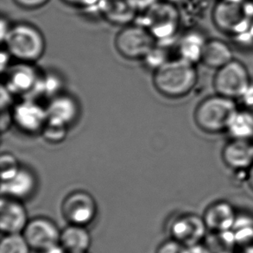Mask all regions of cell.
Masks as SVG:
<instances>
[{"label":"cell","mask_w":253,"mask_h":253,"mask_svg":"<svg viewBox=\"0 0 253 253\" xmlns=\"http://www.w3.org/2000/svg\"><path fill=\"white\" fill-rule=\"evenodd\" d=\"M10 55L20 62L34 63L43 56L46 42L37 28L18 24L10 28L3 42Z\"/></svg>","instance_id":"cell-3"},{"label":"cell","mask_w":253,"mask_h":253,"mask_svg":"<svg viewBox=\"0 0 253 253\" xmlns=\"http://www.w3.org/2000/svg\"><path fill=\"white\" fill-rule=\"evenodd\" d=\"M208 233L203 217L193 212L178 216L170 225L171 238L186 247L202 243Z\"/></svg>","instance_id":"cell-10"},{"label":"cell","mask_w":253,"mask_h":253,"mask_svg":"<svg viewBox=\"0 0 253 253\" xmlns=\"http://www.w3.org/2000/svg\"><path fill=\"white\" fill-rule=\"evenodd\" d=\"M156 39L146 28L129 25L117 35L114 42L115 48L124 59L129 61L144 60L156 46Z\"/></svg>","instance_id":"cell-7"},{"label":"cell","mask_w":253,"mask_h":253,"mask_svg":"<svg viewBox=\"0 0 253 253\" xmlns=\"http://www.w3.org/2000/svg\"><path fill=\"white\" fill-rule=\"evenodd\" d=\"M30 221L23 202L2 196L0 202V229L4 234L23 233Z\"/></svg>","instance_id":"cell-13"},{"label":"cell","mask_w":253,"mask_h":253,"mask_svg":"<svg viewBox=\"0 0 253 253\" xmlns=\"http://www.w3.org/2000/svg\"><path fill=\"white\" fill-rule=\"evenodd\" d=\"M92 239L85 226L69 225L61 232L60 245L67 253H85Z\"/></svg>","instance_id":"cell-19"},{"label":"cell","mask_w":253,"mask_h":253,"mask_svg":"<svg viewBox=\"0 0 253 253\" xmlns=\"http://www.w3.org/2000/svg\"><path fill=\"white\" fill-rule=\"evenodd\" d=\"M61 232L52 219L46 217H37L30 219L22 234L31 250L42 252L60 244Z\"/></svg>","instance_id":"cell-11"},{"label":"cell","mask_w":253,"mask_h":253,"mask_svg":"<svg viewBox=\"0 0 253 253\" xmlns=\"http://www.w3.org/2000/svg\"><path fill=\"white\" fill-rule=\"evenodd\" d=\"M236 209L229 202L219 200L206 208L202 214L209 232L233 230L236 220Z\"/></svg>","instance_id":"cell-16"},{"label":"cell","mask_w":253,"mask_h":253,"mask_svg":"<svg viewBox=\"0 0 253 253\" xmlns=\"http://www.w3.org/2000/svg\"><path fill=\"white\" fill-rule=\"evenodd\" d=\"M14 95L12 92H10L9 89L7 88L5 85H1V110L11 109L14 105Z\"/></svg>","instance_id":"cell-31"},{"label":"cell","mask_w":253,"mask_h":253,"mask_svg":"<svg viewBox=\"0 0 253 253\" xmlns=\"http://www.w3.org/2000/svg\"><path fill=\"white\" fill-rule=\"evenodd\" d=\"M195 64L183 59L169 60L155 70L152 83L160 95L169 99H180L191 93L198 83Z\"/></svg>","instance_id":"cell-1"},{"label":"cell","mask_w":253,"mask_h":253,"mask_svg":"<svg viewBox=\"0 0 253 253\" xmlns=\"http://www.w3.org/2000/svg\"><path fill=\"white\" fill-rule=\"evenodd\" d=\"M1 132L3 134L9 130L14 122L11 109L1 110Z\"/></svg>","instance_id":"cell-32"},{"label":"cell","mask_w":253,"mask_h":253,"mask_svg":"<svg viewBox=\"0 0 253 253\" xmlns=\"http://www.w3.org/2000/svg\"><path fill=\"white\" fill-rule=\"evenodd\" d=\"M243 109H245V108H243ZM245 110H247V111H248V112H249V113H251V115H252V116H253V106H252V107H249V108H247V109Z\"/></svg>","instance_id":"cell-42"},{"label":"cell","mask_w":253,"mask_h":253,"mask_svg":"<svg viewBox=\"0 0 253 253\" xmlns=\"http://www.w3.org/2000/svg\"><path fill=\"white\" fill-rule=\"evenodd\" d=\"M170 1V3H176V2H180L181 0H169Z\"/></svg>","instance_id":"cell-43"},{"label":"cell","mask_w":253,"mask_h":253,"mask_svg":"<svg viewBox=\"0 0 253 253\" xmlns=\"http://www.w3.org/2000/svg\"><path fill=\"white\" fill-rule=\"evenodd\" d=\"M97 8L106 20L118 25L130 24L138 10L134 0H99Z\"/></svg>","instance_id":"cell-18"},{"label":"cell","mask_w":253,"mask_h":253,"mask_svg":"<svg viewBox=\"0 0 253 253\" xmlns=\"http://www.w3.org/2000/svg\"><path fill=\"white\" fill-rule=\"evenodd\" d=\"M251 84L247 66L236 59L217 69L212 79L215 93L234 100H239Z\"/></svg>","instance_id":"cell-6"},{"label":"cell","mask_w":253,"mask_h":253,"mask_svg":"<svg viewBox=\"0 0 253 253\" xmlns=\"http://www.w3.org/2000/svg\"><path fill=\"white\" fill-rule=\"evenodd\" d=\"M212 17L220 31L239 38L251 31L253 4L248 0H220L213 9Z\"/></svg>","instance_id":"cell-4"},{"label":"cell","mask_w":253,"mask_h":253,"mask_svg":"<svg viewBox=\"0 0 253 253\" xmlns=\"http://www.w3.org/2000/svg\"><path fill=\"white\" fill-rule=\"evenodd\" d=\"M11 113L14 126L27 135L41 134L48 122L46 107L31 98L16 103L11 108Z\"/></svg>","instance_id":"cell-9"},{"label":"cell","mask_w":253,"mask_h":253,"mask_svg":"<svg viewBox=\"0 0 253 253\" xmlns=\"http://www.w3.org/2000/svg\"><path fill=\"white\" fill-rule=\"evenodd\" d=\"M22 166L15 155L10 152H3L0 158V169H1V180L2 182L10 181V179L17 175Z\"/></svg>","instance_id":"cell-27"},{"label":"cell","mask_w":253,"mask_h":253,"mask_svg":"<svg viewBox=\"0 0 253 253\" xmlns=\"http://www.w3.org/2000/svg\"><path fill=\"white\" fill-rule=\"evenodd\" d=\"M239 100L241 101L242 108H249L253 106V84L252 83L250 86L247 88V91L244 92L243 95L241 96Z\"/></svg>","instance_id":"cell-34"},{"label":"cell","mask_w":253,"mask_h":253,"mask_svg":"<svg viewBox=\"0 0 253 253\" xmlns=\"http://www.w3.org/2000/svg\"><path fill=\"white\" fill-rule=\"evenodd\" d=\"M235 234L238 252L253 253V225L233 230Z\"/></svg>","instance_id":"cell-28"},{"label":"cell","mask_w":253,"mask_h":253,"mask_svg":"<svg viewBox=\"0 0 253 253\" xmlns=\"http://www.w3.org/2000/svg\"></svg>","instance_id":"cell-45"},{"label":"cell","mask_w":253,"mask_h":253,"mask_svg":"<svg viewBox=\"0 0 253 253\" xmlns=\"http://www.w3.org/2000/svg\"><path fill=\"white\" fill-rule=\"evenodd\" d=\"M246 181L248 187L253 192V165L251 166L246 174Z\"/></svg>","instance_id":"cell-41"},{"label":"cell","mask_w":253,"mask_h":253,"mask_svg":"<svg viewBox=\"0 0 253 253\" xmlns=\"http://www.w3.org/2000/svg\"><path fill=\"white\" fill-rule=\"evenodd\" d=\"M40 253H67L65 250L62 248V246L60 244L55 245L53 247H48L45 250L42 251Z\"/></svg>","instance_id":"cell-40"},{"label":"cell","mask_w":253,"mask_h":253,"mask_svg":"<svg viewBox=\"0 0 253 253\" xmlns=\"http://www.w3.org/2000/svg\"><path fill=\"white\" fill-rule=\"evenodd\" d=\"M138 24L146 28L156 41H169L176 35L180 14L170 2H158L145 10Z\"/></svg>","instance_id":"cell-5"},{"label":"cell","mask_w":253,"mask_h":253,"mask_svg":"<svg viewBox=\"0 0 253 253\" xmlns=\"http://www.w3.org/2000/svg\"><path fill=\"white\" fill-rule=\"evenodd\" d=\"M38 188V178L31 169L23 167L10 181H4L1 184L2 196L25 201L35 195Z\"/></svg>","instance_id":"cell-17"},{"label":"cell","mask_w":253,"mask_h":253,"mask_svg":"<svg viewBox=\"0 0 253 253\" xmlns=\"http://www.w3.org/2000/svg\"><path fill=\"white\" fill-rule=\"evenodd\" d=\"M31 251L22 233L5 234L0 243V253H31Z\"/></svg>","instance_id":"cell-25"},{"label":"cell","mask_w":253,"mask_h":253,"mask_svg":"<svg viewBox=\"0 0 253 253\" xmlns=\"http://www.w3.org/2000/svg\"><path fill=\"white\" fill-rule=\"evenodd\" d=\"M203 243L211 253H237L236 239L233 230L209 232Z\"/></svg>","instance_id":"cell-23"},{"label":"cell","mask_w":253,"mask_h":253,"mask_svg":"<svg viewBox=\"0 0 253 253\" xmlns=\"http://www.w3.org/2000/svg\"><path fill=\"white\" fill-rule=\"evenodd\" d=\"M66 3L75 6L91 7L97 6L99 0H63Z\"/></svg>","instance_id":"cell-36"},{"label":"cell","mask_w":253,"mask_h":253,"mask_svg":"<svg viewBox=\"0 0 253 253\" xmlns=\"http://www.w3.org/2000/svg\"><path fill=\"white\" fill-rule=\"evenodd\" d=\"M46 110L49 122L69 128L77 122L81 114L78 100L63 92L49 99Z\"/></svg>","instance_id":"cell-14"},{"label":"cell","mask_w":253,"mask_h":253,"mask_svg":"<svg viewBox=\"0 0 253 253\" xmlns=\"http://www.w3.org/2000/svg\"><path fill=\"white\" fill-rule=\"evenodd\" d=\"M10 57L11 55L7 49H2L1 55H0V69L2 74L6 72L7 69L10 68L9 62H10Z\"/></svg>","instance_id":"cell-35"},{"label":"cell","mask_w":253,"mask_h":253,"mask_svg":"<svg viewBox=\"0 0 253 253\" xmlns=\"http://www.w3.org/2000/svg\"><path fill=\"white\" fill-rule=\"evenodd\" d=\"M221 159L230 169L247 173L253 165V141L230 139L222 148Z\"/></svg>","instance_id":"cell-15"},{"label":"cell","mask_w":253,"mask_h":253,"mask_svg":"<svg viewBox=\"0 0 253 253\" xmlns=\"http://www.w3.org/2000/svg\"><path fill=\"white\" fill-rule=\"evenodd\" d=\"M3 85L14 95L26 96L30 98L34 92L41 74L32 63L21 62L7 69Z\"/></svg>","instance_id":"cell-12"},{"label":"cell","mask_w":253,"mask_h":253,"mask_svg":"<svg viewBox=\"0 0 253 253\" xmlns=\"http://www.w3.org/2000/svg\"><path fill=\"white\" fill-rule=\"evenodd\" d=\"M251 31H252V33H253V24H252V28H251Z\"/></svg>","instance_id":"cell-44"},{"label":"cell","mask_w":253,"mask_h":253,"mask_svg":"<svg viewBox=\"0 0 253 253\" xmlns=\"http://www.w3.org/2000/svg\"><path fill=\"white\" fill-rule=\"evenodd\" d=\"M69 127L52 123L48 120L40 135L48 144H59L64 142L69 133Z\"/></svg>","instance_id":"cell-26"},{"label":"cell","mask_w":253,"mask_h":253,"mask_svg":"<svg viewBox=\"0 0 253 253\" xmlns=\"http://www.w3.org/2000/svg\"><path fill=\"white\" fill-rule=\"evenodd\" d=\"M62 81L59 76L55 74H41L34 92L30 98H32V96H42L51 99L55 96L62 93Z\"/></svg>","instance_id":"cell-24"},{"label":"cell","mask_w":253,"mask_h":253,"mask_svg":"<svg viewBox=\"0 0 253 253\" xmlns=\"http://www.w3.org/2000/svg\"><path fill=\"white\" fill-rule=\"evenodd\" d=\"M226 132L231 139L253 141V118L251 113L243 108H239L230 121Z\"/></svg>","instance_id":"cell-22"},{"label":"cell","mask_w":253,"mask_h":253,"mask_svg":"<svg viewBox=\"0 0 253 253\" xmlns=\"http://www.w3.org/2000/svg\"><path fill=\"white\" fill-rule=\"evenodd\" d=\"M184 253H211L209 252L208 247H206L204 243L197 244L195 246L186 247Z\"/></svg>","instance_id":"cell-37"},{"label":"cell","mask_w":253,"mask_h":253,"mask_svg":"<svg viewBox=\"0 0 253 253\" xmlns=\"http://www.w3.org/2000/svg\"><path fill=\"white\" fill-rule=\"evenodd\" d=\"M138 10H146L153 4L159 2L158 0H134Z\"/></svg>","instance_id":"cell-38"},{"label":"cell","mask_w":253,"mask_h":253,"mask_svg":"<svg viewBox=\"0 0 253 253\" xmlns=\"http://www.w3.org/2000/svg\"><path fill=\"white\" fill-rule=\"evenodd\" d=\"M61 211L69 225L86 226L95 219L98 204L88 192L75 190L63 199Z\"/></svg>","instance_id":"cell-8"},{"label":"cell","mask_w":253,"mask_h":253,"mask_svg":"<svg viewBox=\"0 0 253 253\" xmlns=\"http://www.w3.org/2000/svg\"><path fill=\"white\" fill-rule=\"evenodd\" d=\"M0 29H1V31H0V38H1V42H3L10 29V27H9V25H8L7 21L3 17L1 19Z\"/></svg>","instance_id":"cell-39"},{"label":"cell","mask_w":253,"mask_h":253,"mask_svg":"<svg viewBox=\"0 0 253 253\" xmlns=\"http://www.w3.org/2000/svg\"><path fill=\"white\" fill-rule=\"evenodd\" d=\"M143 61L146 67L154 72L155 70L159 69L169 60L167 59V54L165 49L155 46L154 48L148 53V55L144 57Z\"/></svg>","instance_id":"cell-29"},{"label":"cell","mask_w":253,"mask_h":253,"mask_svg":"<svg viewBox=\"0 0 253 253\" xmlns=\"http://www.w3.org/2000/svg\"><path fill=\"white\" fill-rule=\"evenodd\" d=\"M186 247L176 240L171 239L161 244L157 249L156 253H184Z\"/></svg>","instance_id":"cell-30"},{"label":"cell","mask_w":253,"mask_h":253,"mask_svg":"<svg viewBox=\"0 0 253 253\" xmlns=\"http://www.w3.org/2000/svg\"><path fill=\"white\" fill-rule=\"evenodd\" d=\"M207 42L208 40L198 32L185 35L179 42L180 58L195 65L201 63Z\"/></svg>","instance_id":"cell-21"},{"label":"cell","mask_w":253,"mask_h":253,"mask_svg":"<svg viewBox=\"0 0 253 253\" xmlns=\"http://www.w3.org/2000/svg\"><path fill=\"white\" fill-rule=\"evenodd\" d=\"M238 110L236 100L215 93L206 97L197 104L193 114L194 122L204 133H223L226 132Z\"/></svg>","instance_id":"cell-2"},{"label":"cell","mask_w":253,"mask_h":253,"mask_svg":"<svg viewBox=\"0 0 253 253\" xmlns=\"http://www.w3.org/2000/svg\"><path fill=\"white\" fill-rule=\"evenodd\" d=\"M14 2L25 9H37L48 3V0H14Z\"/></svg>","instance_id":"cell-33"},{"label":"cell","mask_w":253,"mask_h":253,"mask_svg":"<svg viewBox=\"0 0 253 253\" xmlns=\"http://www.w3.org/2000/svg\"><path fill=\"white\" fill-rule=\"evenodd\" d=\"M234 58L232 48L226 42L219 39L208 40L202 55L203 65L209 69H220Z\"/></svg>","instance_id":"cell-20"}]
</instances>
